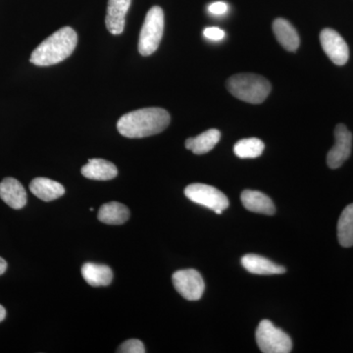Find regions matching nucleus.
<instances>
[{"mask_svg":"<svg viewBox=\"0 0 353 353\" xmlns=\"http://www.w3.org/2000/svg\"><path fill=\"white\" fill-rule=\"evenodd\" d=\"M257 345L264 353H289L292 341L282 330L274 326L269 320H262L256 330Z\"/></svg>","mask_w":353,"mask_h":353,"instance_id":"5","label":"nucleus"},{"mask_svg":"<svg viewBox=\"0 0 353 353\" xmlns=\"http://www.w3.org/2000/svg\"><path fill=\"white\" fill-rule=\"evenodd\" d=\"M221 132L216 129H210L202 132L196 138H190L185 141V148L192 150L194 154H205L212 150L219 143Z\"/></svg>","mask_w":353,"mask_h":353,"instance_id":"18","label":"nucleus"},{"mask_svg":"<svg viewBox=\"0 0 353 353\" xmlns=\"http://www.w3.org/2000/svg\"><path fill=\"white\" fill-rule=\"evenodd\" d=\"M164 12L161 7L153 6L146 14L139 34V52L150 57L157 50L164 32Z\"/></svg>","mask_w":353,"mask_h":353,"instance_id":"4","label":"nucleus"},{"mask_svg":"<svg viewBox=\"0 0 353 353\" xmlns=\"http://www.w3.org/2000/svg\"><path fill=\"white\" fill-rule=\"evenodd\" d=\"M264 143L256 138L243 139L234 145V154L239 158H257L264 152Z\"/></svg>","mask_w":353,"mask_h":353,"instance_id":"21","label":"nucleus"},{"mask_svg":"<svg viewBox=\"0 0 353 353\" xmlns=\"http://www.w3.org/2000/svg\"><path fill=\"white\" fill-rule=\"evenodd\" d=\"M320 43L323 50L332 62L339 66H343L348 61L350 50L343 37L333 29L323 30L320 34Z\"/></svg>","mask_w":353,"mask_h":353,"instance_id":"9","label":"nucleus"},{"mask_svg":"<svg viewBox=\"0 0 353 353\" xmlns=\"http://www.w3.org/2000/svg\"><path fill=\"white\" fill-rule=\"evenodd\" d=\"M241 265L246 271L256 275H276L285 273V267L256 254H246L241 259Z\"/></svg>","mask_w":353,"mask_h":353,"instance_id":"14","label":"nucleus"},{"mask_svg":"<svg viewBox=\"0 0 353 353\" xmlns=\"http://www.w3.org/2000/svg\"><path fill=\"white\" fill-rule=\"evenodd\" d=\"M0 199L13 209H21L27 204V192L19 181L6 178L0 183Z\"/></svg>","mask_w":353,"mask_h":353,"instance_id":"11","label":"nucleus"},{"mask_svg":"<svg viewBox=\"0 0 353 353\" xmlns=\"http://www.w3.org/2000/svg\"><path fill=\"white\" fill-rule=\"evenodd\" d=\"M204 37L210 41H219L225 38V32L217 27H208L203 31Z\"/></svg>","mask_w":353,"mask_h":353,"instance_id":"23","label":"nucleus"},{"mask_svg":"<svg viewBox=\"0 0 353 353\" xmlns=\"http://www.w3.org/2000/svg\"><path fill=\"white\" fill-rule=\"evenodd\" d=\"M6 308H4L3 306L0 305V322L3 321V320L6 319Z\"/></svg>","mask_w":353,"mask_h":353,"instance_id":"26","label":"nucleus"},{"mask_svg":"<svg viewBox=\"0 0 353 353\" xmlns=\"http://www.w3.org/2000/svg\"><path fill=\"white\" fill-rule=\"evenodd\" d=\"M7 269V262L6 260L2 259V257H0V276L2 275V274L6 273Z\"/></svg>","mask_w":353,"mask_h":353,"instance_id":"25","label":"nucleus"},{"mask_svg":"<svg viewBox=\"0 0 353 353\" xmlns=\"http://www.w3.org/2000/svg\"><path fill=\"white\" fill-rule=\"evenodd\" d=\"M82 175L90 180L109 181L118 175L117 167L108 160L94 158L82 168Z\"/></svg>","mask_w":353,"mask_h":353,"instance_id":"15","label":"nucleus"},{"mask_svg":"<svg viewBox=\"0 0 353 353\" xmlns=\"http://www.w3.org/2000/svg\"><path fill=\"white\" fill-rule=\"evenodd\" d=\"M30 190L34 196L43 201H52L65 194L61 183L48 178H36L30 183Z\"/></svg>","mask_w":353,"mask_h":353,"instance_id":"16","label":"nucleus"},{"mask_svg":"<svg viewBox=\"0 0 353 353\" xmlns=\"http://www.w3.org/2000/svg\"><path fill=\"white\" fill-rule=\"evenodd\" d=\"M132 0H108L106 28L114 36L122 34L126 24V15Z\"/></svg>","mask_w":353,"mask_h":353,"instance_id":"10","label":"nucleus"},{"mask_svg":"<svg viewBox=\"0 0 353 353\" xmlns=\"http://www.w3.org/2000/svg\"><path fill=\"white\" fill-rule=\"evenodd\" d=\"M228 9H229V6H228L226 2L216 1L208 6V12L212 14V15L221 16L226 14Z\"/></svg>","mask_w":353,"mask_h":353,"instance_id":"24","label":"nucleus"},{"mask_svg":"<svg viewBox=\"0 0 353 353\" xmlns=\"http://www.w3.org/2000/svg\"><path fill=\"white\" fill-rule=\"evenodd\" d=\"M352 148V134L343 124L334 129V145L327 155V163L331 169L340 168L350 157Z\"/></svg>","mask_w":353,"mask_h":353,"instance_id":"8","label":"nucleus"},{"mask_svg":"<svg viewBox=\"0 0 353 353\" xmlns=\"http://www.w3.org/2000/svg\"><path fill=\"white\" fill-rule=\"evenodd\" d=\"M185 194L190 201L213 211L225 210L229 206V199L222 192L204 183L188 185Z\"/></svg>","mask_w":353,"mask_h":353,"instance_id":"6","label":"nucleus"},{"mask_svg":"<svg viewBox=\"0 0 353 353\" xmlns=\"http://www.w3.org/2000/svg\"><path fill=\"white\" fill-rule=\"evenodd\" d=\"M338 240L343 248L353 246V203L343 209L338 222Z\"/></svg>","mask_w":353,"mask_h":353,"instance_id":"20","label":"nucleus"},{"mask_svg":"<svg viewBox=\"0 0 353 353\" xmlns=\"http://www.w3.org/2000/svg\"><path fill=\"white\" fill-rule=\"evenodd\" d=\"M227 88L236 99L248 103H262L271 92V83L255 74L241 73L228 79Z\"/></svg>","mask_w":353,"mask_h":353,"instance_id":"3","label":"nucleus"},{"mask_svg":"<svg viewBox=\"0 0 353 353\" xmlns=\"http://www.w3.org/2000/svg\"><path fill=\"white\" fill-rule=\"evenodd\" d=\"M172 281L176 292L188 301H199L205 290L203 278L201 273L194 269L175 272Z\"/></svg>","mask_w":353,"mask_h":353,"instance_id":"7","label":"nucleus"},{"mask_svg":"<svg viewBox=\"0 0 353 353\" xmlns=\"http://www.w3.org/2000/svg\"><path fill=\"white\" fill-rule=\"evenodd\" d=\"M170 121V114L165 109H139L122 116L118 121L117 129L126 138L143 139L163 132Z\"/></svg>","mask_w":353,"mask_h":353,"instance_id":"1","label":"nucleus"},{"mask_svg":"<svg viewBox=\"0 0 353 353\" xmlns=\"http://www.w3.org/2000/svg\"><path fill=\"white\" fill-rule=\"evenodd\" d=\"M97 217L104 224L122 225L129 219L130 211L127 206L119 202H108L99 209Z\"/></svg>","mask_w":353,"mask_h":353,"instance_id":"19","label":"nucleus"},{"mask_svg":"<svg viewBox=\"0 0 353 353\" xmlns=\"http://www.w3.org/2000/svg\"><path fill=\"white\" fill-rule=\"evenodd\" d=\"M117 352L120 353H145V348L141 341L132 339V340L123 343L118 348Z\"/></svg>","mask_w":353,"mask_h":353,"instance_id":"22","label":"nucleus"},{"mask_svg":"<svg viewBox=\"0 0 353 353\" xmlns=\"http://www.w3.org/2000/svg\"><path fill=\"white\" fill-rule=\"evenodd\" d=\"M77 43V32L72 28H62L44 39L43 43L32 51L30 61L41 67L60 63L74 52Z\"/></svg>","mask_w":353,"mask_h":353,"instance_id":"2","label":"nucleus"},{"mask_svg":"<svg viewBox=\"0 0 353 353\" xmlns=\"http://www.w3.org/2000/svg\"><path fill=\"white\" fill-rule=\"evenodd\" d=\"M82 275L85 282L92 287H106L112 282L113 273L106 265L85 263L82 267Z\"/></svg>","mask_w":353,"mask_h":353,"instance_id":"17","label":"nucleus"},{"mask_svg":"<svg viewBox=\"0 0 353 353\" xmlns=\"http://www.w3.org/2000/svg\"><path fill=\"white\" fill-rule=\"evenodd\" d=\"M273 31L279 43L290 52H296L299 48L301 39L299 32L294 29V26L284 18H278L274 21Z\"/></svg>","mask_w":353,"mask_h":353,"instance_id":"13","label":"nucleus"},{"mask_svg":"<svg viewBox=\"0 0 353 353\" xmlns=\"http://www.w3.org/2000/svg\"><path fill=\"white\" fill-rule=\"evenodd\" d=\"M241 201L248 211L264 215L275 214L276 208L270 197L257 190H243Z\"/></svg>","mask_w":353,"mask_h":353,"instance_id":"12","label":"nucleus"}]
</instances>
